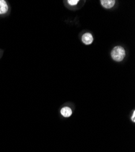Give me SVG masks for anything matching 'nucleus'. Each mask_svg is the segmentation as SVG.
<instances>
[{"label":"nucleus","instance_id":"obj_7","mask_svg":"<svg viewBox=\"0 0 135 152\" xmlns=\"http://www.w3.org/2000/svg\"><path fill=\"white\" fill-rule=\"evenodd\" d=\"M131 120L133 121V122H135V111H133V116L131 117Z\"/></svg>","mask_w":135,"mask_h":152},{"label":"nucleus","instance_id":"obj_4","mask_svg":"<svg viewBox=\"0 0 135 152\" xmlns=\"http://www.w3.org/2000/svg\"><path fill=\"white\" fill-rule=\"evenodd\" d=\"M61 115H62L64 117L68 118V117H70L71 115L72 111L69 107H64V108L61 109Z\"/></svg>","mask_w":135,"mask_h":152},{"label":"nucleus","instance_id":"obj_2","mask_svg":"<svg viewBox=\"0 0 135 152\" xmlns=\"http://www.w3.org/2000/svg\"><path fill=\"white\" fill-rule=\"evenodd\" d=\"M93 40V36L90 33H85L82 37V41L85 45H90Z\"/></svg>","mask_w":135,"mask_h":152},{"label":"nucleus","instance_id":"obj_3","mask_svg":"<svg viewBox=\"0 0 135 152\" xmlns=\"http://www.w3.org/2000/svg\"><path fill=\"white\" fill-rule=\"evenodd\" d=\"M101 2L103 6L107 9L112 8L115 4V1L114 0H102Z\"/></svg>","mask_w":135,"mask_h":152},{"label":"nucleus","instance_id":"obj_5","mask_svg":"<svg viewBox=\"0 0 135 152\" xmlns=\"http://www.w3.org/2000/svg\"><path fill=\"white\" fill-rule=\"evenodd\" d=\"M8 6L4 0H0V14H3L7 12Z\"/></svg>","mask_w":135,"mask_h":152},{"label":"nucleus","instance_id":"obj_6","mask_svg":"<svg viewBox=\"0 0 135 152\" xmlns=\"http://www.w3.org/2000/svg\"><path fill=\"white\" fill-rule=\"evenodd\" d=\"M78 2H79L78 0H69V1H68L69 4L71 6L76 5Z\"/></svg>","mask_w":135,"mask_h":152},{"label":"nucleus","instance_id":"obj_1","mask_svg":"<svg viewBox=\"0 0 135 152\" xmlns=\"http://www.w3.org/2000/svg\"><path fill=\"white\" fill-rule=\"evenodd\" d=\"M126 56L124 49L121 46H116L113 48L112 51V58L117 61H122Z\"/></svg>","mask_w":135,"mask_h":152}]
</instances>
